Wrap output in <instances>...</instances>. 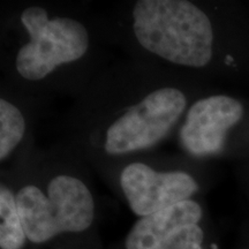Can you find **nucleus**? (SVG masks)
Returning <instances> with one entry per match:
<instances>
[{
	"mask_svg": "<svg viewBox=\"0 0 249 249\" xmlns=\"http://www.w3.org/2000/svg\"><path fill=\"white\" fill-rule=\"evenodd\" d=\"M202 218L203 209L194 198L139 218L124 236V249H203Z\"/></svg>",
	"mask_w": 249,
	"mask_h": 249,
	"instance_id": "nucleus-6",
	"label": "nucleus"
},
{
	"mask_svg": "<svg viewBox=\"0 0 249 249\" xmlns=\"http://www.w3.org/2000/svg\"><path fill=\"white\" fill-rule=\"evenodd\" d=\"M48 104L0 80V170H11L35 150L37 120Z\"/></svg>",
	"mask_w": 249,
	"mask_h": 249,
	"instance_id": "nucleus-7",
	"label": "nucleus"
},
{
	"mask_svg": "<svg viewBox=\"0 0 249 249\" xmlns=\"http://www.w3.org/2000/svg\"><path fill=\"white\" fill-rule=\"evenodd\" d=\"M27 242L13 188L0 177V249H24Z\"/></svg>",
	"mask_w": 249,
	"mask_h": 249,
	"instance_id": "nucleus-8",
	"label": "nucleus"
},
{
	"mask_svg": "<svg viewBox=\"0 0 249 249\" xmlns=\"http://www.w3.org/2000/svg\"><path fill=\"white\" fill-rule=\"evenodd\" d=\"M178 154L158 150L132 156L97 173L126 202L130 211L142 218L192 200L201 191V180L193 161Z\"/></svg>",
	"mask_w": 249,
	"mask_h": 249,
	"instance_id": "nucleus-4",
	"label": "nucleus"
},
{
	"mask_svg": "<svg viewBox=\"0 0 249 249\" xmlns=\"http://www.w3.org/2000/svg\"><path fill=\"white\" fill-rule=\"evenodd\" d=\"M200 96L194 77L124 55L73 99L58 142L98 173L174 139Z\"/></svg>",
	"mask_w": 249,
	"mask_h": 249,
	"instance_id": "nucleus-1",
	"label": "nucleus"
},
{
	"mask_svg": "<svg viewBox=\"0 0 249 249\" xmlns=\"http://www.w3.org/2000/svg\"><path fill=\"white\" fill-rule=\"evenodd\" d=\"M245 116V105L238 98L224 93L200 96L188 107L174 136L180 152L196 160L222 155L230 132Z\"/></svg>",
	"mask_w": 249,
	"mask_h": 249,
	"instance_id": "nucleus-5",
	"label": "nucleus"
},
{
	"mask_svg": "<svg viewBox=\"0 0 249 249\" xmlns=\"http://www.w3.org/2000/svg\"><path fill=\"white\" fill-rule=\"evenodd\" d=\"M0 11V80L34 97L74 99L113 61L104 14L87 2L15 1Z\"/></svg>",
	"mask_w": 249,
	"mask_h": 249,
	"instance_id": "nucleus-2",
	"label": "nucleus"
},
{
	"mask_svg": "<svg viewBox=\"0 0 249 249\" xmlns=\"http://www.w3.org/2000/svg\"><path fill=\"white\" fill-rule=\"evenodd\" d=\"M91 169L57 142L37 148L11 170L1 171L14 191L18 214L30 244H51L82 235L96 219Z\"/></svg>",
	"mask_w": 249,
	"mask_h": 249,
	"instance_id": "nucleus-3",
	"label": "nucleus"
}]
</instances>
